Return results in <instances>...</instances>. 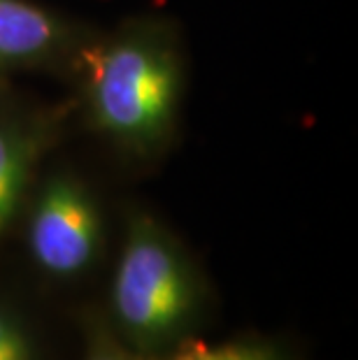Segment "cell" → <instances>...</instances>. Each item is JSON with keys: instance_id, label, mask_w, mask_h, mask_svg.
Instances as JSON below:
<instances>
[{"instance_id": "3957f363", "label": "cell", "mask_w": 358, "mask_h": 360, "mask_svg": "<svg viewBox=\"0 0 358 360\" xmlns=\"http://www.w3.org/2000/svg\"><path fill=\"white\" fill-rule=\"evenodd\" d=\"M101 212L96 198L70 172H58L37 191L28 217V251L33 263L54 279L87 272L101 249Z\"/></svg>"}, {"instance_id": "6da1fadb", "label": "cell", "mask_w": 358, "mask_h": 360, "mask_svg": "<svg viewBox=\"0 0 358 360\" xmlns=\"http://www.w3.org/2000/svg\"><path fill=\"white\" fill-rule=\"evenodd\" d=\"M72 77L89 128L135 160L165 154L184 98V53L177 33L158 19H133L94 35Z\"/></svg>"}, {"instance_id": "52a82bcc", "label": "cell", "mask_w": 358, "mask_h": 360, "mask_svg": "<svg viewBox=\"0 0 358 360\" xmlns=\"http://www.w3.org/2000/svg\"><path fill=\"white\" fill-rule=\"evenodd\" d=\"M0 360H35V349L19 316L0 304Z\"/></svg>"}, {"instance_id": "277c9868", "label": "cell", "mask_w": 358, "mask_h": 360, "mask_svg": "<svg viewBox=\"0 0 358 360\" xmlns=\"http://www.w3.org/2000/svg\"><path fill=\"white\" fill-rule=\"evenodd\" d=\"M94 30L30 0H0V79L12 72H75Z\"/></svg>"}, {"instance_id": "ba28073f", "label": "cell", "mask_w": 358, "mask_h": 360, "mask_svg": "<svg viewBox=\"0 0 358 360\" xmlns=\"http://www.w3.org/2000/svg\"><path fill=\"white\" fill-rule=\"evenodd\" d=\"M84 360H161L154 354H142L138 349H131L117 335L103 326H94L89 333L87 358Z\"/></svg>"}, {"instance_id": "8992f818", "label": "cell", "mask_w": 358, "mask_h": 360, "mask_svg": "<svg viewBox=\"0 0 358 360\" xmlns=\"http://www.w3.org/2000/svg\"><path fill=\"white\" fill-rule=\"evenodd\" d=\"M167 360H281V356L270 344L256 340L205 344L186 337L172 347V356Z\"/></svg>"}, {"instance_id": "5b68a950", "label": "cell", "mask_w": 358, "mask_h": 360, "mask_svg": "<svg viewBox=\"0 0 358 360\" xmlns=\"http://www.w3.org/2000/svg\"><path fill=\"white\" fill-rule=\"evenodd\" d=\"M60 121L10 103L0 91V235L26 198L33 172L56 142Z\"/></svg>"}, {"instance_id": "7a4b0ae2", "label": "cell", "mask_w": 358, "mask_h": 360, "mask_svg": "<svg viewBox=\"0 0 358 360\" xmlns=\"http://www.w3.org/2000/svg\"><path fill=\"white\" fill-rule=\"evenodd\" d=\"M203 304L191 258L149 214L128 221L110 288L114 335L131 349L156 354L186 340Z\"/></svg>"}]
</instances>
